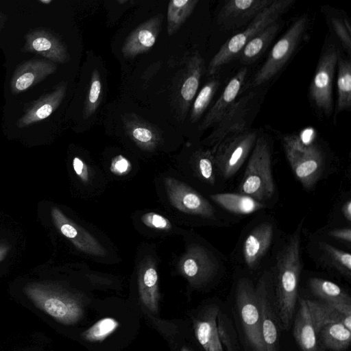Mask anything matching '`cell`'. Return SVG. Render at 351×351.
I'll list each match as a JSON object with an SVG mask.
<instances>
[{
    "instance_id": "6da1fadb",
    "label": "cell",
    "mask_w": 351,
    "mask_h": 351,
    "mask_svg": "<svg viewBox=\"0 0 351 351\" xmlns=\"http://www.w3.org/2000/svg\"><path fill=\"white\" fill-rule=\"evenodd\" d=\"M302 223L278 254L276 275V308L279 322L288 329L295 313L301 269L300 234Z\"/></svg>"
},
{
    "instance_id": "7a4b0ae2",
    "label": "cell",
    "mask_w": 351,
    "mask_h": 351,
    "mask_svg": "<svg viewBox=\"0 0 351 351\" xmlns=\"http://www.w3.org/2000/svg\"><path fill=\"white\" fill-rule=\"evenodd\" d=\"M294 0H274L241 32L230 38L210 60L208 75H213L226 64L237 58L245 45L269 25L277 22L294 3Z\"/></svg>"
},
{
    "instance_id": "3957f363",
    "label": "cell",
    "mask_w": 351,
    "mask_h": 351,
    "mask_svg": "<svg viewBox=\"0 0 351 351\" xmlns=\"http://www.w3.org/2000/svg\"><path fill=\"white\" fill-rule=\"evenodd\" d=\"M269 144L263 137L256 138L239 186L241 194L261 202L274 193Z\"/></svg>"
},
{
    "instance_id": "277c9868",
    "label": "cell",
    "mask_w": 351,
    "mask_h": 351,
    "mask_svg": "<svg viewBox=\"0 0 351 351\" xmlns=\"http://www.w3.org/2000/svg\"><path fill=\"white\" fill-rule=\"evenodd\" d=\"M24 291L38 308L63 324H74L83 316V305L78 299L52 286L32 283Z\"/></svg>"
},
{
    "instance_id": "5b68a950",
    "label": "cell",
    "mask_w": 351,
    "mask_h": 351,
    "mask_svg": "<svg viewBox=\"0 0 351 351\" xmlns=\"http://www.w3.org/2000/svg\"><path fill=\"white\" fill-rule=\"evenodd\" d=\"M286 157L297 179L305 188L312 187L318 180L323 166V156L315 144L306 143L295 135L283 138Z\"/></svg>"
},
{
    "instance_id": "8992f818",
    "label": "cell",
    "mask_w": 351,
    "mask_h": 351,
    "mask_svg": "<svg viewBox=\"0 0 351 351\" xmlns=\"http://www.w3.org/2000/svg\"><path fill=\"white\" fill-rule=\"evenodd\" d=\"M308 24V16H301L290 25L272 47L265 62L255 74L250 88L265 83L282 69L301 42Z\"/></svg>"
},
{
    "instance_id": "52a82bcc",
    "label": "cell",
    "mask_w": 351,
    "mask_h": 351,
    "mask_svg": "<svg viewBox=\"0 0 351 351\" xmlns=\"http://www.w3.org/2000/svg\"><path fill=\"white\" fill-rule=\"evenodd\" d=\"M236 298L245 336L252 350L265 351L255 288L247 279L239 280Z\"/></svg>"
},
{
    "instance_id": "ba28073f",
    "label": "cell",
    "mask_w": 351,
    "mask_h": 351,
    "mask_svg": "<svg viewBox=\"0 0 351 351\" xmlns=\"http://www.w3.org/2000/svg\"><path fill=\"white\" fill-rule=\"evenodd\" d=\"M256 138V133L247 130L228 136L214 147L215 163L224 178H231L239 171Z\"/></svg>"
},
{
    "instance_id": "9c48e42d",
    "label": "cell",
    "mask_w": 351,
    "mask_h": 351,
    "mask_svg": "<svg viewBox=\"0 0 351 351\" xmlns=\"http://www.w3.org/2000/svg\"><path fill=\"white\" fill-rule=\"evenodd\" d=\"M339 53L334 47H328L321 56L317 64L309 93L315 106L326 115L332 110V82Z\"/></svg>"
},
{
    "instance_id": "30bf717a",
    "label": "cell",
    "mask_w": 351,
    "mask_h": 351,
    "mask_svg": "<svg viewBox=\"0 0 351 351\" xmlns=\"http://www.w3.org/2000/svg\"><path fill=\"white\" fill-rule=\"evenodd\" d=\"M254 93L242 97L225 113L207 138L208 144L213 148L225 138L247 130V117L252 106Z\"/></svg>"
},
{
    "instance_id": "8fae6325",
    "label": "cell",
    "mask_w": 351,
    "mask_h": 351,
    "mask_svg": "<svg viewBox=\"0 0 351 351\" xmlns=\"http://www.w3.org/2000/svg\"><path fill=\"white\" fill-rule=\"evenodd\" d=\"M274 0H230L225 2L217 17L226 30L245 27Z\"/></svg>"
},
{
    "instance_id": "7c38bea8",
    "label": "cell",
    "mask_w": 351,
    "mask_h": 351,
    "mask_svg": "<svg viewBox=\"0 0 351 351\" xmlns=\"http://www.w3.org/2000/svg\"><path fill=\"white\" fill-rule=\"evenodd\" d=\"M269 274L265 273L260 278L255 288L260 310L262 336L265 351H277L278 328L279 321L276 308L271 298Z\"/></svg>"
},
{
    "instance_id": "4fadbf2b",
    "label": "cell",
    "mask_w": 351,
    "mask_h": 351,
    "mask_svg": "<svg viewBox=\"0 0 351 351\" xmlns=\"http://www.w3.org/2000/svg\"><path fill=\"white\" fill-rule=\"evenodd\" d=\"M159 14L138 25L127 37L121 52L125 58H134L149 51L155 44L163 20Z\"/></svg>"
},
{
    "instance_id": "5bb4252c",
    "label": "cell",
    "mask_w": 351,
    "mask_h": 351,
    "mask_svg": "<svg viewBox=\"0 0 351 351\" xmlns=\"http://www.w3.org/2000/svg\"><path fill=\"white\" fill-rule=\"evenodd\" d=\"M25 51L43 56L51 62L64 63L69 59L66 46L52 33L45 29H35L25 37Z\"/></svg>"
},
{
    "instance_id": "9a60e30c",
    "label": "cell",
    "mask_w": 351,
    "mask_h": 351,
    "mask_svg": "<svg viewBox=\"0 0 351 351\" xmlns=\"http://www.w3.org/2000/svg\"><path fill=\"white\" fill-rule=\"evenodd\" d=\"M56 65L50 60L34 59L26 61L15 71L10 82L13 94L25 91L40 82L56 71Z\"/></svg>"
},
{
    "instance_id": "2e32d148",
    "label": "cell",
    "mask_w": 351,
    "mask_h": 351,
    "mask_svg": "<svg viewBox=\"0 0 351 351\" xmlns=\"http://www.w3.org/2000/svg\"><path fill=\"white\" fill-rule=\"evenodd\" d=\"M247 70L240 69L228 82L223 92L210 108L199 125V130H204L219 122L225 113L236 101L245 82Z\"/></svg>"
},
{
    "instance_id": "e0dca14e",
    "label": "cell",
    "mask_w": 351,
    "mask_h": 351,
    "mask_svg": "<svg viewBox=\"0 0 351 351\" xmlns=\"http://www.w3.org/2000/svg\"><path fill=\"white\" fill-rule=\"evenodd\" d=\"M66 90V84L62 83L52 91L43 95L25 110L18 122L19 128L27 127L49 117L62 101Z\"/></svg>"
},
{
    "instance_id": "ac0fdd59",
    "label": "cell",
    "mask_w": 351,
    "mask_h": 351,
    "mask_svg": "<svg viewBox=\"0 0 351 351\" xmlns=\"http://www.w3.org/2000/svg\"><path fill=\"white\" fill-rule=\"evenodd\" d=\"M273 232L271 224L262 223L256 226L246 237L243 246V255L248 267H255L268 250Z\"/></svg>"
},
{
    "instance_id": "d6986e66",
    "label": "cell",
    "mask_w": 351,
    "mask_h": 351,
    "mask_svg": "<svg viewBox=\"0 0 351 351\" xmlns=\"http://www.w3.org/2000/svg\"><path fill=\"white\" fill-rule=\"evenodd\" d=\"M219 311L217 306H209L194 320L195 337L205 351H223L217 327Z\"/></svg>"
},
{
    "instance_id": "ffe728a7",
    "label": "cell",
    "mask_w": 351,
    "mask_h": 351,
    "mask_svg": "<svg viewBox=\"0 0 351 351\" xmlns=\"http://www.w3.org/2000/svg\"><path fill=\"white\" fill-rule=\"evenodd\" d=\"M204 68V62L200 54L195 51L188 59L185 73L180 88L182 110L186 112L199 87Z\"/></svg>"
},
{
    "instance_id": "44dd1931",
    "label": "cell",
    "mask_w": 351,
    "mask_h": 351,
    "mask_svg": "<svg viewBox=\"0 0 351 351\" xmlns=\"http://www.w3.org/2000/svg\"><path fill=\"white\" fill-rule=\"evenodd\" d=\"M293 335L302 351H318L316 332L306 300L299 299Z\"/></svg>"
},
{
    "instance_id": "7402d4cb",
    "label": "cell",
    "mask_w": 351,
    "mask_h": 351,
    "mask_svg": "<svg viewBox=\"0 0 351 351\" xmlns=\"http://www.w3.org/2000/svg\"><path fill=\"white\" fill-rule=\"evenodd\" d=\"M280 29L278 21L267 26L245 45L237 58L243 64L255 62L265 51Z\"/></svg>"
},
{
    "instance_id": "603a6c76",
    "label": "cell",
    "mask_w": 351,
    "mask_h": 351,
    "mask_svg": "<svg viewBox=\"0 0 351 351\" xmlns=\"http://www.w3.org/2000/svg\"><path fill=\"white\" fill-rule=\"evenodd\" d=\"M124 129L138 144L144 147H153L157 143L159 134L156 128L133 113L122 117Z\"/></svg>"
},
{
    "instance_id": "cb8c5ba5",
    "label": "cell",
    "mask_w": 351,
    "mask_h": 351,
    "mask_svg": "<svg viewBox=\"0 0 351 351\" xmlns=\"http://www.w3.org/2000/svg\"><path fill=\"white\" fill-rule=\"evenodd\" d=\"M212 199L229 212L247 215L261 209L263 204L255 199L241 193H218Z\"/></svg>"
},
{
    "instance_id": "d4e9b609",
    "label": "cell",
    "mask_w": 351,
    "mask_h": 351,
    "mask_svg": "<svg viewBox=\"0 0 351 351\" xmlns=\"http://www.w3.org/2000/svg\"><path fill=\"white\" fill-rule=\"evenodd\" d=\"M337 93L335 114L350 109L351 106V64L339 56L337 60Z\"/></svg>"
},
{
    "instance_id": "484cf974",
    "label": "cell",
    "mask_w": 351,
    "mask_h": 351,
    "mask_svg": "<svg viewBox=\"0 0 351 351\" xmlns=\"http://www.w3.org/2000/svg\"><path fill=\"white\" fill-rule=\"evenodd\" d=\"M309 287L312 292L324 302L335 304H351V299L339 285L330 280L319 278L309 280Z\"/></svg>"
},
{
    "instance_id": "4316f807",
    "label": "cell",
    "mask_w": 351,
    "mask_h": 351,
    "mask_svg": "<svg viewBox=\"0 0 351 351\" xmlns=\"http://www.w3.org/2000/svg\"><path fill=\"white\" fill-rule=\"evenodd\" d=\"M306 302L316 334L326 325L341 323L346 317L332 304L310 300H306Z\"/></svg>"
},
{
    "instance_id": "83f0119b",
    "label": "cell",
    "mask_w": 351,
    "mask_h": 351,
    "mask_svg": "<svg viewBox=\"0 0 351 351\" xmlns=\"http://www.w3.org/2000/svg\"><path fill=\"white\" fill-rule=\"evenodd\" d=\"M198 0H172L167 8V33L177 32L196 7Z\"/></svg>"
},
{
    "instance_id": "f1b7e54d",
    "label": "cell",
    "mask_w": 351,
    "mask_h": 351,
    "mask_svg": "<svg viewBox=\"0 0 351 351\" xmlns=\"http://www.w3.org/2000/svg\"><path fill=\"white\" fill-rule=\"evenodd\" d=\"M324 346L334 351H342L348 348L351 340L350 330L341 322L330 324L320 330Z\"/></svg>"
},
{
    "instance_id": "f546056e",
    "label": "cell",
    "mask_w": 351,
    "mask_h": 351,
    "mask_svg": "<svg viewBox=\"0 0 351 351\" xmlns=\"http://www.w3.org/2000/svg\"><path fill=\"white\" fill-rule=\"evenodd\" d=\"M158 275L155 269H147L140 283V299L143 306L152 313L158 311L159 295L157 290Z\"/></svg>"
},
{
    "instance_id": "4dcf8cb0",
    "label": "cell",
    "mask_w": 351,
    "mask_h": 351,
    "mask_svg": "<svg viewBox=\"0 0 351 351\" xmlns=\"http://www.w3.org/2000/svg\"><path fill=\"white\" fill-rule=\"evenodd\" d=\"M219 85V81L213 79L208 82L200 90L192 106L190 116V121L192 123L197 122L206 111Z\"/></svg>"
},
{
    "instance_id": "1f68e13d",
    "label": "cell",
    "mask_w": 351,
    "mask_h": 351,
    "mask_svg": "<svg viewBox=\"0 0 351 351\" xmlns=\"http://www.w3.org/2000/svg\"><path fill=\"white\" fill-rule=\"evenodd\" d=\"M198 258H187L183 265V270L187 277L194 282L201 283L213 272L215 265L206 256L199 263Z\"/></svg>"
},
{
    "instance_id": "d6a6232c",
    "label": "cell",
    "mask_w": 351,
    "mask_h": 351,
    "mask_svg": "<svg viewBox=\"0 0 351 351\" xmlns=\"http://www.w3.org/2000/svg\"><path fill=\"white\" fill-rule=\"evenodd\" d=\"M319 246L331 264L342 274L350 277L351 274V254L326 242H321Z\"/></svg>"
},
{
    "instance_id": "836d02e7",
    "label": "cell",
    "mask_w": 351,
    "mask_h": 351,
    "mask_svg": "<svg viewBox=\"0 0 351 351\" xmlns=\"http://www.w3.org/2000/svg\"><path fill=\"white\" fill-rule=\"evenodd\" d=\"M101 88L99 73L97 69H94L91 74L90 86L83 110L84 119H88L97 109L101 102Z\"/></svg>"
},
{
    "instance_id": "e575fe53",
    "label": "cell",
    "mask_w": 351,
    "mask_h": 351,
    "mask_svg": "<svg viewBox=\"0 0 351 351\" xmlns=\"http://www.w3.org/2000/svg\"><path fill=\"white\" fill-rule=\"evenodd\" d=\"M116 320L112 318H104L82 333L84 339L90 341H99L110 335L118 326Z\"/></svg>"
},
{
    "instance_id": "d590c367",
    "label": "cell",
    "mask_w": 351,
    "mask_h": 351,
    "mask_svg": "<svg viewBox=\"0 0 351 351\" xmlns=\"http://www.w3.org/2000/svg\"><path fill=\"white\" fill-rule=\"evenodd\" d=\"M330 25L341 43L343 48L350 53L351 51V25L349 19L333 16L330 17Z\"/></svg>"
},
{
    "instance_id": "8d00e7d4",
    "label": "cell",
    "mask_w": 351,
    "mask_h": 351,
    "mask_svg": "<svg viewBox=\"0 0 351 351\" xmlns=\"http://www.w3.org/2000/svg\"><path fill=\"white\" fill-rule=\"evenodd\" d=\"M217 327L219 339L222 347L224 346L227 351H234L235 344L233 335L220 311L217 318Z\"/></svg>"
},
{
    "instance_id": "74e56055",
    "label": "cell",
    "mask_w": 351,
    "mask_h": 351,
    "mask_svg": "<svg viewBox=\"0 0 351 351\" xmlns=\"http://www.w3.org/2000/svg\"><path fill=\"white\" fill-rule=\"evenodd\" d=\"M198 169L199 173L205 180L214 182V157L210 152H202L199 154Z\"/></svg>"
},
{
    "instance_id": "f35d334b",
    "label": "cell",
    "mask_w": 351,
    "mask_h": 351,
    "mask_svg": "<svg viewBox=\"0 0 351 351\" xmlns=\"http://www.w3.org/2000/svg\"><path fill=\"white\" fill-rule=\"evenodd\" d=\"M145 218L147 223L156 228L164 229L169 226V221L158 214L149 213L145 216Z\"/></svg>"
},
{
    "instance_id": "ab89813d",
    "label": "cell",
    "mask_w": 351,
    "mask_h": 351,
    "mask_svg": "<svg viewBox=\"0 0 351 351\" xmlns=\"http://www.w3.org/2000/svg\"><path fill=\"white\" fill-rule=\"evenodd\" d=\"M328 234L335 239L350 243L351 230L350 228L335 229L328 232Z\"/></svg>"
},
{
    "instance_id": "60d3db41",
    "label": "cell",
    "mask_w": 351,
    "mask_h": 351,
    "mask_svg": "<svg viewBox=\"0 0 351 351\" xmlns=\"http://www.w3.org/2000/svg\"><path fill=\"white\" fill-rule=\"evenodd\" d=\"M73 166L77 175L84 180L87 178L88 173L86 167L80 158L75 157L73 160Z\"/></svg>"
},
{
    "instance_id": "b9f144b4",
    "label": "cell",
    "mask_w": 351,
    "mask_h": 351,
    "mask_svg": "<svg viewBox=\"0 0 351 351\" xmlns=\"http://www.w3.org/2000/svg\"><path fill=\"white\" fill-rule=\"evenodd\" d=\"M113 167L117 171L123 173L128 170L129 162L124 157L119 156L114 159Z\"/></svg>"
},
{
    "instance_id": "7bdbcfd3",
    "label": "cell",
    "mask_w": 351,
    "mask_h": 351,
    "mask_svg": "<svg viewBox=\"0 0 351 351\" xmlns=\"http://www.w3.org/2000/svg\"><path fill=\"white\" fill-rule=\"evenodd\" d=\"M342 213L345 218L348 221H351V201L348 200L344 203L342 207Z\"/></svg>"
},
{
    "instance_id": "ee69618b",
    "label": "cell",
    "mask_w": 351,
    "mask_h": 351,
    "mask_svg": "<svg viewBox=\"0 0 351 351\" xmlns=\"http://www.w3.org/2000/svg\"><path fill=\"white\" fill-rule=\"evenodd\" d=\"M8 252V247L5 245H0V261L6 256Z\"/></svg>"
},
{
    "instance_id": "f6af8a7d",
    "label": "cell",
    "mask_w": 351,
    "mask_h": 351,
    "mask_svg": "<svg viewBox=\"0 0 351 351\" xmlns=\"http://www.w3.org/2000/svg\"><path fill=\"white\" fill-rule=\"evenodd\" d=\"M5 19H6L5 16L3 13L0 12V29H1L3 24L5 23Z\"/></svg>"
},
{
    "instance_id": "bcb514c9",
    "label": "cell",
    "mask_w": 351,
    "mask_h": 351,
    "mask_svg": "<svg viewBox=\"0 0 351 351\" xmlns=\"http://www.w3.org/2000/svg\"><path fill=\"white\" fill-rule=\"evenodd\" d=\"M41 3H50L51 2H52L51 0H48V1H46V0H40V1Z\"/></svg>"
},
{
    "instance_id": "7dc6e473",
    "label": "cell",
    "mask_w": 351,
    "mask_h": 351,
    "mask_svg": "<svg viewBox=\"0 0 351 351\" xmlns=\"http://www.w3.org/2000/svg\"><path fill=\"white\" fill-rule=\"evenodd\" d=\"M181 351H191L190 350H189L188 348H185V347H183L181 350Z\"/></svg>"
}]
</instances>
